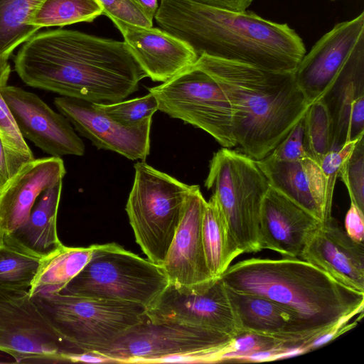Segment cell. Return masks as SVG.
Returning <instances> with one entry per match:
<instances>
[{"label": "cell", "instance_id": "obj_1", "mask_svg": "<svg viewBox=\"0 0 364 364\" xmlns=\"http://www.w3.org/2000/svg\"><path fill=\"white\" fill-rule=\"evenodd\" d=\"M14 67L27 85L97 103L124 100L147 77L124 41L63 29L35 33Z\"/></svg>", "mask_w": 364, "mask_h": 364}, {"label": "cell", "instance_id": "obj_2", "mask_svg": "<svg viewBox=\"0 0 364 364\" xmlns=\"http://www.w3.org/2000/svg\"><path fill=\"white\" fill-rule=\"evenodd\" d=\"M159 26L188 44L198 56L294 73L306 54L302 38L287 23L250 11H230L192 0H161Z\"/></svg>", "mask_w": 364, "mask_h": 364}, {"label": "cell", "instance_id": "obj_3", "mask_svg": "<svg viewBox=\"0 0 364 364\" xmlns=\"http://www.w3.org/2000/svg\"><path fill=\"white\" fill-rule=\"evenodd\" d=\"M213 78L229 100L236 144L247 156L269 155L310 105L294 73L274 72L201 55L193 65Z\"/></svg>", "mask_w": 364, "mask_h": 364}, {"label": "cell", "instance_id": "obj_4", "mask_svg": "<svg viewBox=\"0 0 364 364\" xmlns=\"http://www.w3.org/2000/svg\"><path fill=\"white\" fill-rule=\"evenodd\" d=\"M220 277L232 289L269 299L293 311L316 331L363 313L364 293L299 258H250L230 265Z\"/></svg>", "mask_w": 364, "mask_h": 364}, {"label": "cell", "instance_id": "obj_5", "mask_svg": "<svg viewBox=\"0 0 364 364\" xmlns=\"http://www.w3.org/2000/svg\"><path fill=\"white\" fill-rule=\"evenodd\" d=\"M169 284L162 267L116 243L96 245L63 294L135 304L146 309Z\"/></svg>", "mask_w": 364, "mask_h": 364}, {"label": "cell", "instance_id": "obj_6", "mask_svg": "<svg viewBox=\"0 0 364 364\" xmlns=\"http://www.w3.org/2000/svg\"><path fill=\"white\" fill-rule=\"evenodd\" d=\"M126 212L136 243L150 261L161 266L182 219L193 185L182 183L142 161Z\"/></svg>", "mask_w": 364, "mask_h": 364}, {"label": "cell", "instance_id": "obj_7", "mask_svg": "<svg viewBox=\"0 0 364 364\" xmlns=\"http://www.w3.org/2000/svg\"><path fill=\"white\" fill-rule=\"evenodd\" d=\"M55 329L78 352L98 353L141 322L146 309L117 301L58 293L31 297Z\"/></svg>", "mask_w": 364, "mask_h": 364}, {"label": "cell", "instance_id": "obj_8", "mask_svg": "<svg viewBox=\"0 0 364 364\" xmlns=\"http://www.w3.org/2000/svg\"><path fill=\"white\" fill-rule=\"evenodd\" d=\"M204 184L212 191L242 253L261 251L259 215L269 183L256 160L222 147L210 161Z\"/></svg>", "mask_w": 364, "mask_h": 364}, {"label": "cell", "instance_id": "obj_9", "mask_svg": "<svg viewBox=\"0 0 364 364\" xmlns=\"http://www.w3.org/2000/svg\"><path fill=\"white\" fill-rule=\"evenodd\" d=\"M232 337L173 323L144 318L96 354L111 363H215Z\"/></svg>", "mask_w": 364, "mask_h": 364}, {"label": "cell", "instance_id": "obj_10", "mask_svg": "<svg viewBox=\"0 0 364 364\" xmlns=\"http://www.w3.org/2000/svg\"><path fill=\"white\" fill-rule=\"evenodd\" d=\"M148 90L155 97L159 111L205 131L223 147L237 146L229 100L203 70L192 65Z\"/></svg>", "mask_w": 364, "mask_h": 364}, {"label": "cell", "instance_id": "obj_11", "mask_svg": "<svg viewBox=\"0 0 364 364\" xmlns=\"http://www.w3.org/2000/svg\"><path fill=\"white\" fill-rule=\"evenodd\" d=\"M0 351L18 363L63 362L79 353L51 325L28 291L0 288Z\"/></svg>", "mask_w": 364, "mask_h": 364}, {"label": "cell", "instance_id": "obj_12", "mask_svg": "<svg viewBox=\"0 0 364 364\" xmlns=\"http://www.w3.org/2000/svg\"><path fill=\"white\" fill-rule=\"evenodd\" d=\"M151 321L173 323L234 337L242 333L221 277L195 288L168 284L146 311Z\"/></svg>", "mask_w": 364, "mask_h": 364}, {"label": "cell", "instance_id": "obj_13", "mask_svg": "<svg viewBox=\"0 0 364 364\" xmlns=\"http://www.w3.org/2000/svg\"><path fill=\"white\" fill-rule=\"evenodd\" d=\"M54 104L80 134L97 149L117 152L131 160L144 161L149 154L152 117L127 125L85 100L60 96L55 98Z\"/></svg>", "mask_w": 364, "mask_h": 364}, {"label": "cell", "instance_id": "obj_14", "mask_svg": "<svg viewBox=\"0 0 364 364\" xmlns=\"http://www.w3.org/2000/svg\"><path fill=\"white\" fill-rule=\"evenodd\" d=\"M0 92L24 138L51 156H82L85 145L69 120L33 92L8 85Z\"/></svg>", "mask_w": 364, "mask_h": 364}, {"label": "cell", "instance_id": "obj_15", "mask_svg": "<svg viewBox=\"0 0 364 364\" xmlns=\"http://www.w3.org/2000/svg\"><path fill=\"white\" fill-rule=\"evenodd\" d=\"M364 35V12L336 24L302 58L294 72L296 82L308 103L326 92L350 51Z\"/></svg>", "mask_w": 364, "mask_h": 364}, {"label": "cell", "instance_id": "obj_16", "mask_svg": "<svg viewBox=\"0 0 364 364\" xmlns=\"http://www.w3.org/2000/svg\"><path fill=\"white\" fill-rule=\"evenodd\" d=\"M206 200L200 187L193 185L182 219L161 264L170 284L195 288L215 279L205 260L202 240V218Z\"/></svg>", "mask_w": 364, "mask_h": 364}, {"label": "cell", "instance_id": "obj_17", "mask_svg": "<svg viewBox=\"0 0 364 364\" xmlns=\"http://www.w3.org/2000/svg\"><path fill=\"white\" fill-rule=\"evenodd\" d=\"M321 221L269 186L259 223V246L283 257L299 258Z\"/></svg>", "mask_w": 364, "mask_h": 364}, {"label": "cell", "instance_id": "obj_18", "mask_svg": "<svg viewBox=\"0 0 364 364\" xmlns=\"http://www.w3.org/2000/svg\"><path fill=\"white\" fill-rule=\"evenodd\" d=\"M110 19L146 76L154 82L168 80L199 58L188 44L163 29Z\"/></svg>", "mask_w": 364, "mask_h": 364}, {"label": "cell", "instance_id": "obj_19", "mask_svg": "<svg viewBox=\"0 0 364 364\" xmlns=\"http://www.w3.org/2000/svg\"><path fill=\"white\" fill-rule=\"evenodd\" d=\"M299 259L344 286L364 293V243L353 240L332 217L312 234Z\"/></svg>", "mask_w": 364, "mask_h": 364}, {"label": "cell", "instance_id": "obj_20", "mask_svg": "<svg viewBox=\"0 0 364 364\" xmlns=\"http://www.w3.org/2000/svg\"><path fill=\"white\" fill-rule=\"evenodd\" d=\"M65 173L58 156L35 159L24 165L0 189V238L22 225L40 194Z\"/></svg>", "mask_w": 364, "mask_h": 364}, {"label": "cell", "instance_id": "obj_21", "mask_svg": "<svg viewBox=\"0 0 364 364\" xmlns=\"http://www.w3.org/2000/svg\"><path fill=\"white\" fill-rule=\"evenodd\" d=\"M225 287L242 331L306 344L328 329L314 331L297 314L274 301Z\"/></svg>", "mask_w": 364, "mask_h": 364}, {"label": "cell", "instance_id": "obj_22", "mask_svg": "<svg viewBox=\"0 0 364 364\" xmlns=\"http://www.w3.org/2000/svg\"><path fill=\"white\" fill-rule=\"evenodd\" d=\"M269 186L322 223L330 219L325 179L320 164L311 157L280 161L266 156L256 160Z\"/></svg>", "mask_w": 364, "mask_h": 364}, {"label": "cell", "instance_id": "obj_23", "mask_svg": "<svg viewBox=\"0 0 364 364\" xmlns=\"http://www.w3.org/2000/svg\"><path fill=\"white\" fill-rule=\"evenodd\" d=\"M321 99L331 119V151L336 150L349 141L350 113L355 105L364 99V35L355 45Z\"/></svg>", "mask_w": 364, "mask_h": 364}, {"label": "cell", "instance_id": "obj_24", "mask_svg": "<svg viewBox=\"0 0 364 364\" xmlns=\"http://www.w3.org/2000/svg\"><path fill=\"white\" fill-rule=\"evenodd\" d=\"M63 180L45 189L34 203L26 221L0 240L32 255L46 258L64 245L57 231V215Z\"/></svg>", "mask_w": 364, "mask_h": 364}, {"label": "cell", "instance_id": "obj_25", "mask_svg": "<svg viewBox=\"0 0 364 364\" xmlns=\"http://www.w3.org/2000/svg\"><path fill=\"white\" fill-rule=\"evenodd\" d=\"M201 232L208 268L214 278L220 277L242 252L213 195L204 207Z\"/></svg>", "mask_w": 364, "mask_h": 364}, {"label": "cell", "instance_id": "obj_26", "mask_svg": "<svg viewBox=\"0 0 364 364\" xmlns=\"http://www.w3.org/2000/svg\"><path fill=\"white\" fill-rule=\"evenodd\" d=\"M304 342L242 331L232 337L215 363L270 361L304 353Z\"/></svg>", "mask_w": 364, "mask_h": 364}, {"label": "cell", "instance_id": "obj_27", "mask_svg": "<svg viewBox=\"0 0 364 364\" xmlns=\"http://www.w3.org/2000/svg\"><path fill=\"white\" fill-rule=\"evenodd\" d=\"M95 246L70 247L63 245L55 253L43 258L28 291L30 296L61 292L89 262Z\"/></svg>", "mask_w": 364, "mask_h": 364}, {"label": "cell", "instance_id": "obj_28", "mask_svg": "<svg viewBox=\"0 0 364 364\" xmlns=\"http://www.w3.org/2000/svg\"><path fill=\"white\" fill-rule=\"evenodd\" d=\"M44 0H0V58H9L38 28L31 19Z\"/></svg>", "mask_w": 364, "mask_h": 364}, {"label": "cell", "instance_id": "obj_29", "mask_svg": "<svg viewBox=\"0 0 364 364\" xmlns=\"http://www.w3.org/2000/svg\"><path fill=\"white\" fill-rule=\"evenodd\" d=\"M103 13L97 0H44L31 23L38 28L92 22Z\"/></svg>", "mask_w": 364, "mask_h": 364}, {"label": "cell", "instance_id": "obj_30", "mask_svg": "<svg viewBox=\"0 0 364 364\" xmlns=\"http://www.w3.org/2000/svg\"><path fill=\"white\" fill-rule=\"evenodd\" d=\"M42 260L0 240V288L29 291Z\"/></svg>", "mask_w": 364, "mask_h": 364}, {"label": "cell", "instance_id": "obj_31", "mask_svg": "<svg viewBox=\"0 0 364 364\" xmlns=\"http://www.w3.org/2000/svg\"><path fill=\"white\" fill-rule=\"evenodd\" d=\"M0 139L6 151L11 178L24 165L35 158L1 92Z\"/></svg>", "mask_w": 364, "mask_h": 364}, {"label": "cell", "instance_id": "obj_32", "mask_svg": "<svg viewBox=\"0 0 364 364\" xmlns=\"http://www.w3.org/2000/svg\"><path fill=\"white\" fill-rule=\"evenodd\" d=\"M305 134L311 156L320 163L331 151V124L325 103L321 99L312 102L304 114Z\"/></svg>", "mask_w": 364, "mask_h": 364}, {"label": "cell", "instance_id": "obj_33", "mask_svg": "<svg viewBox=\"0 0 364 364\" xmlns=\"http://www.w3.org/2000/svg\"><path fill=\"white\" fill-rule=\"evenodd\" d=\"M96 107L117 122L127 125L139 124L158 111V103L150 92L141 97L112 103L94 102Z\"/></svg>", "mask_w": 364, "mask_h": 364}, {"label": "cell", "instance_id": "obj_34", "mask_svg": "<svg viewBox=\"0 0 364 364\" xmlns=\"http://www.w3.org/2000/svg\"><path fill=\"white\" fill-rule=\"evenodd\" d=\"M338 178L345 184L350 202L364 210V139L356 144L353 153L341 168Z\"/></svg>", "mask_w": 364, "mask_h": 364}, {"label": "cell", "instance_id": "obj_35", "mask_svg": "<svg viewBox=\"0 0 364 364\" xmlns=\"http://www.w3.org/2000/svg\"><path fill=\"white\" fill-rule=\"evenodd\" d=\"M362 137L363 136L355 139L349 140L343 144L341 148L328 151L323 156L319 163L325 179L327 206L331 211L332 210L334 188L341 168L350 156L356 144Z\"/></svg>", "mask_w": 364, "mask_h": 364}, {"label": "cell", "instance_id": "obj_36", "mask_svg": "<svg viewBox=\"0 0 364 364\" xmlns=\"http://www.w3.org/2000/svg\"><path fill=\"white\" fill-rule=\"evenodd\" d=\"M267 156L277 161L287 162L311 157L306 139L304 116Z\"/></svg>", "mask_w": 364, "mask_h": 364}, {"label": "cell", "instance_id": "obj_37", "mask_svg": "<svg viewBox=\"0 0 364 364\" xmlns=\"http://www.w3.org/2000/svg\"><path fill=\"white\" fill-rule=\"evenodd\" d=\"M109 18L144 27L153 26V21L134 0H97Z\"/></svg>", "mask_w": 364, "mask_h": 364}, {"label": "cell", "instance_id": "obj_38", "mask_svg": "<svg viewBox=\"0 0 364 364\" xmlns=\"http://www.w3.org/2000/svg\"><path fill=\"white\" fill-rule=\"evenodd\" d=\"M345 231L354 241L363 243L364 213L355 204L350 202L345 217Z\"/></svg>", "mask_w": 364, "mask_h": 364}, {"label": "cell", "instance_id": "obj_39", "mask_svg": "<svg viewBox=\"0 0 364 364\" xmlns=\"http://www.w3.org/2000/svg\"><path fill=\"white\" fill-rule=\"evenodd\" d=\"M196 2L220 9L242 12L251 5L253 0H192Z\"/></svg>", "mask_w": 364, "mask_h": 364}, {"label": "cell", "instance_id": "obj_40", "mask_svg": "<svg viewBox=\"0 0 364 364\" xmlns=\"http://www.w3.org/2000/svg\"><path fill=\"white\" fill-rule=\"evenodd\" d=\"M11 179L6 151L0 139V183L1 188Z\"/></svg>", "mask_w": 364, "mask_h": 364}, {"label": "cell", "instance_id": "obj_41", "mask_svg": "<svg viewBox=\"0 0 364 364\" xmlns=\"http://www.w3.org/2000/svg\"><path fill=\"white\" fill-rule=\"evenodd\" d=\"M145 12L147 16L153 21L158 9V0H134Z\"/></svg>", "mask_w": 364, "mask_h": 364}, {"label": "cell", "instance_id": "obj_42", "mask_svg": "<svg viewBox=\"0 0 364 364\" xmlns=\"http://www.w3.org/2000/svg\"><path fill=\"white\" fill-rule=\"evenodd\" d=\"M11 73L7 58H0V87L6 85Z\"/></svg>", "mask_w": 364, "mask_h": 364}, {"label": "cell", "instance_id": "obj_43", "mask_svg": "<svg viewBox=\"0 0 364 364\" xmlns=\"http://www.w3.org/2000/svg\"><path fill=\"white\" fill-rule=\"evenodd\" d=\"M1 183H0V189H1Z\"/></svg>", "mask_w": 364, "mask_h": 364}, {"label": "cell", "instance_id": "obj_44", "mask_svg": "<svg viewBox=\"0 0 364 364\" xmlns=\"http://www.w3.org/2000/svg\"><path fill=\"white\" fill-rule=\"evenodd\" d=\"M331 1H335V0H331Z\"/></svg>", "mask_w": 364, "mask_h": 364}]
</instances>
